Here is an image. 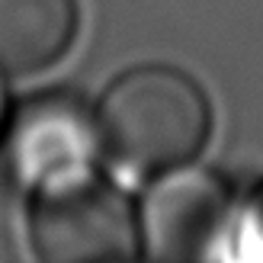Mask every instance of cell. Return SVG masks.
I'll list each match as a JSON object with an SVG mask.
<instances>
[{
    "label": "cell",
    "mask_w": 263,
    "mask_h": 263,
    "mask_svg": "<svg viewBox=\"0 0 263 263\" xmlns=\"http://www.w3.org/2000/svg\"><path fill=\"white\" fill-rule=\"evenodd\" d=\"M100 144L138 177L190 164L205 148L212 109L202 87L177 68L144 64L119 74L97 106Z\"/></svg>",
    "instance_id": "6da1fadb"
},
{
    "label": "cell",
    "mask_w": 263,
    "mask_h": 263,
    "mask_svg": "<svg viewBox=\"0 0 263 263\" xmlns=\"http://www.w3.org/2000/svg\"><path fill=\"white\" fill-rule=\"evenodd\" d=\"M26 225L45 263H119L141 254L138 215L97 174L35 190Z\"/></svg>",
    "instance_id": "7a4b0ae2"
},
{
    "label": "cell",
    "mask_w": 263,
    "mask_h": 263,
    "mask_svg": "<svg viewBox=\"0 0 263 263\" xmlns=\"http://www.w3.org/2000/svg\"><path fill=\"white\" fill-rule=\"evenodd\" d=\"M231 225V190L215 170L180 164L157 174L138 212L141 254L154 260L218 257Z\"/></svg>",
    "instance_id": "3957f363"
},
{
    "label": "cell",
    "mask_w": 263,
    "mask_h": 263,
    "mask_svg": "<svg viewBox=\"0 0 263 263\" xmlns=\"http://www.w3.org/2000/svg\"><path fill=\"white\" fill-rule=\"evenodd\" d=\"M100 144L97 112L68 93H39L7 119V161L32 193L93 174Z\"/></svg>",
    "instance_id": "277c9868"
},
{
    "label": "cell",
    "mask_w": 263,
    "mask_h": 263,
    "mask_svg": "<svg viewBox=\"0 0 263 263\" xmlns=\"http://www.w3.org/2000/svg\"><path fill=\"white\" fill-rule=\"evenodd\" d=\"M77 35V0H0V71L32 77L58 64Z\"/></svg>",
    "instance_id": "5b68a950"
},
{
    "label": "cell",
    "mask_w": 263,
    "mask_h": 263,
    "mask_svg": "<svg viewBox=\"0 0 263 263\" xmlns=\"http://www.w3.org/2000/svg\"><path fill=\"white\" fill-rule=\"evenodd\" d=\"M244 254L263 257V183L257 186L244 215Z\"/></svg>",
    "instance_id": "8992f818"
},
{
    "label": "cell",
    "mask_w": 263,
    "mask_h": 263,
    "mask_svg": "<svg viewBox=\"0 0 263 263\" xmlns=\"http://www.w3.org/2000/svg\"><path fill=\"white\" fill-rule=\"evenodd\" d=\"M7 119H10V106H7V87H4V71H0V135L7 132Z\"/></svg>",
    "instance_id": "52a82bcc"
}]
</instances>
